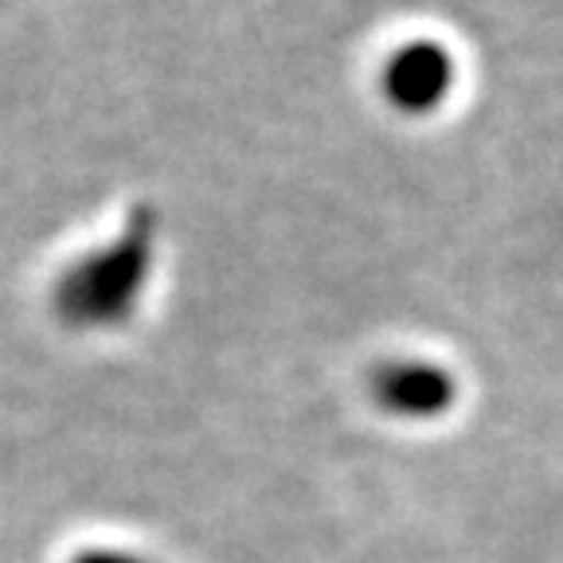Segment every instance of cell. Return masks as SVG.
<instances>
[{"mask_svg":"<svg viewBox=\"0 0 563 563\" xmlns=\"http://www.w3.org/2000/svg\"><path fill=\"white\" fill-rule=\"evenodd\" d=\"M457 82V63L454 52L439 40H411V44L396 47L387 55L379 87L384 98L396 106L399 114H434L442 102L450 98Z\"/></svg>","mask_w":563,"mask_h":563,"instance_id":"2","label":"cell"},{"mask_svg":"<svg viewBox=\"0 0 563 563\" xmlns=\"http://www.w3.org/2000/svg\"><path fill=\"white\" fill-rule=\"evenodd\" d=\"M70 563H150V560H145V555L122 552V548H87V552H79Z\"/></svg>","mask_w":563,"mask_h":563,"instance_id":"4","label":"cell"},{"mask_svg":"<svg viewBox=\"0 0 563 563\" xmlns=\"http://www.w3.org/2000/svg\"><path fill=\"white\" fill-rule=\"evenodd\" d=\"M372 399L379 404V411L407 422L439 419L454 407L457 379L442 364L404 356V361H387L372 372Z\"/></svg>","mask_w":563,"mask_h":563,"instance_id":"3","label":"cell"},{"mask_svg":"<svg viewBox=\"0 0 563 563\" xmlns=\"http://www.w3.org/2000/svg\"><path fill=\"white\" fill-rule=\"evenodd\" d=\"M157 211L133 208L114 243L98 246L70 271H63L52 290V306L63 325L114 329L130 321L157 263Z\"/></svg>","mask_w":563,"mask_h":563,"instance_id":"1","label":"cell"}]
</instances>
